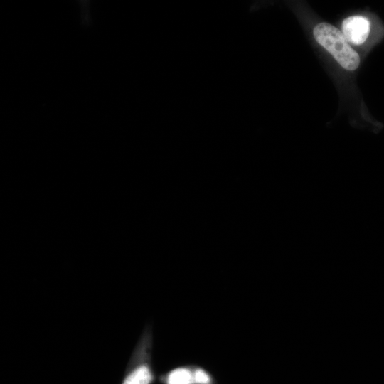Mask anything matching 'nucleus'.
Listing matches in <instances>:
<instances>
[{
  "instance_id": "f257e3e1",
  "label": "nucleus",
  "mask_w": 384,
  "mask_h": 384,
  "mask_svg": "<svg viewBox=\"0 0 384 384\" xmlns=\"http://www.w3.org/2000/svg\"><path fill=\"white\" fill-rule=\"evenodd\" d=\"M316 41L326 48L346 70H354L360 64L358 54L350 46L343 33L327 23L316 25L313 30Z\"/></svg>"
},
{
  "instance_id": "f03ea898",
  "label": "nucleus",
  "mask_w": 384,
  "mask_h": 384,
  "mask_svg": "<svg viewBox=\"0 0 384 384\" xmlns=\"http://www.w3.org/2000/svg\"><path fill=\"white\" fill-rule=\"evenodd\" d=\"M152 327L148 324L133 351L129 368L122 384H151L154 375L151 367Z\"/></svg>"
},
{
  "instance_id": "7ed1b4c3",
  "label": "nucleus",
  "mask_w": 384,
  "mask_h": 384,
  "mask_svg": "<svg viewBox=\"0 0 384 384\" xmlns=\"http://www.w3.org/2000/svg\"><path fill=\"white\" fill-rule=\"evenodd\" d=\"M370 23L363 16H352L343 20L342 33L346 41L353 45L363 43L369 36Z\"/></svg>"
},
{
  "instance_id": "20e7f679",
  "label": "nucleus",
  "mask_w": 384,
  "mask_h": 384,
  "mask_svg": "<svg viewBox=\"0 0 384 384\" xmlns=\"http://www.w3.org/2000/svg\"><path fill=\"white\" fill-rule=\"evenodd\" d=\"M165 384H195L193 366H179L169 371L164 377Z\"/></svg>"
},
{
  "instance_id": "39448f33",
  "label": "nucleus",
  "mask_w": 384,
  "mask_h": 384,
  "mask_svg": "<svg viewBox=\"0 0 384 384\" xmlns=\"http://www.w3.org/2000/svg\"><path fill=\"white\" fill-rule=\"evenodd\" d=\"M193 374L195 384H212L213 383L210 374L203 368L193 366Z\"/></svg>"
}]
</instances>
